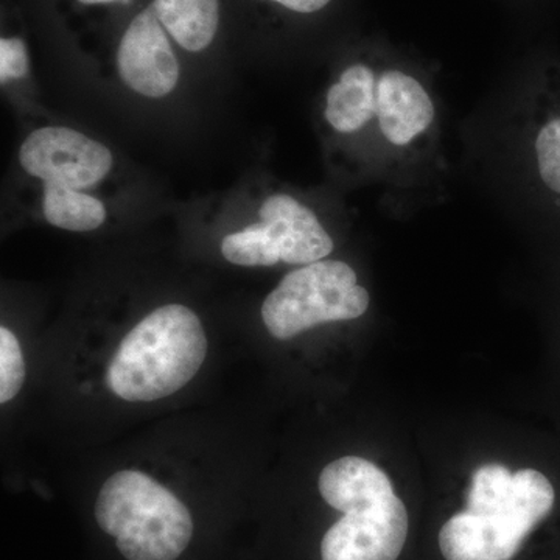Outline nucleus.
Listing matches in <instances>:
<instances>
[{"instance_id": "obj_2", "label": "nucleus", "mask_w": 560, "mask_h": 560, "mask_svg": "<svg viewBox=\"0 0 560 560\" xmlns=\"http://www.w3.org/2000/svg\"><path fill=\"white\" fill-rule=\"evenodd\" d=\"M98 526L128 560H176L194 534L186 504L142 471H117L95 503Z\"/></svg>"}, {"instance_id": "obj_4", "label": "nucleus", "mask_w": 560, "mask_h": 560, "mask_svg": "<svg viewBox=\"0 0 560 560\" xmlns=\"http://www.w3.org/2000/svg\"><path fill=\"white\" fill-rule=\"evenodd\" d=\"M368 307L370 294L348 264L319 260L280 280L261 305V318L272 337L290 340L319 324L360 318Z\"/></svg>"}, {"instance_id": "obj_17", "label": "nucleus", "mask_w": 560, "mask_h": 560, "mask_svg": "<svg viewBox=\"0 0 560 560\" xmlns=\"http://www.w3.org/2000/svg\"><path fill=\"white\" fill-rule=\"evenodd\" d=\"M285 9L298 11V13H315L330 2V0H272Z\"/></svg>"}, {"instance_id": "obj_5", "label": "nucleus", "mask_w": 560, "mask_h": 560, "mask_svg": "<svg viewBox=\"0 0 560 560\" xmlns=\"http://www.w3.org/2000/svg\"><path fill=\"white\" fill-rule=\"evenodd\" d=\"M341 511L320 544L323 560H397L408 534L407 508L388 475L335 500Z\"/></svg>"}, {"instance_id": "obj_1", "label": "nucleus", "mask_w": 560, "mask_h": 560, "mask_svg": "<svg viewBox=\"0 0 560 560\" xmlns=\"http://www.w3.org/2000/svg\"><path fill=\"white\" fill-rule=\"evenodd\" d=\"M208 353L201 320L184 305L156 308L120 342L106 383L127 401L172 396L200 371Z\"/></svg>"}, {"instance_id": "obj_14", "label": "nucleus", "mask_w": 560, "mask_h": 560, "mask_svg": "<svg viewBox=\"0 0 560 560\" xmlns=\"http://www.w3.org/2000/svg\"><path fill=\"white\" fill-rule=\"evenodd\" d=\"M25 381V363L20 341L13 331L0 327V401L16 397Z\"/></svg>"}, {"instance_id": "obj_11", "label": "nucleus", "mask_w": 560, "mask_h": 560, "mask_svg": "<svg viewBox=\"0 0 560 560\" xmlns=\"http://www.w3.org/2000/svg\"><path fill=\"white\" fill-rule=\"evenodd\" d=\"M219 0H154L158 20L180 47L201 51L210 46L219 28Z\"/></svg>"}, {"instance_id": "obj_12", "label": "nucleus", "mask_w": 560, "mask_h": 560, "mask_svg": "<svg viewBox=\"0 0 560 560\" xmlns=\"http://www.w3.org/2000/svg\"><path fill=\"white\" fill-rule=\"evenodd\" d=\"M43 209L50 224L66 231H94L106 219L101 200L60 184H46Z\"/></svg>"}, {"instance_id": "obj_8", "label": "nucleus", "mask_w": 560, "mask_h": 560, "mask_svg": "<svg viewBox=\"0 0 560 560\" xmlns=\"http://www.w3.org/2000/svg\"><path fill=\"white\" fill-rule=\"evenodd\" d=\"M378 128L390 145L408 147L430 130L434 105L418 79L390 69L377 79Z\"/></svg>"}, {"instance_id": "obj_9", "label": "nucleus", "mask_w": 560, "mask_h": 560, "mask_svg": "<svg viewBox=\"0 0 560 560\" xmlns=\"http://www.w3.org/2000/svg\"><path fill=\"white\" fill-rule=\"evenodd\" d=\"M260 219L278 243L280 260L308 265L326 259L334 242L311 209L289 195H271L260 208Z\"/></svg>"}, {"instance_id": "obj_7", "label": "nucleus", "mask_w": 560, "mask_h": 560, "mask_svg": "<svg viewBox=\"0 0 560 560\" xmlns=\"http://www.w3.org/2000/svg\"><path fill=\"white\" fill-rule=\"evenodd\" d=\"M117 68L128 88L161 98L175 90L179 65L153 7L128 25L117 51Z\"/></svg>"}, {"instance_id": "obj_3", "label": "nucleus", "mask_w": 560, "mask_h": 560, "mask_svg": "<svg viewBox=\"0 0 560 560\" xmlns=\"http://www.w3.org/2000/svg\"><path fill=\"white\" fill-rule=\"evenodd\" d=\"M555 489L540 471H515L506 499L480 515L463 511L442 526L447 560H511L552 510Z\"/></svg>"}, {"instance_id": "obj_6", "label": "nucleus", "mask_w": 560, "mask_h": 560, "mask_svg": "<svg viewBox=\"0 0 560 560\" xmlns=\"http://www.w3.org/2000/svg\"><path fill=\"white\" fill-rule=\"evenodd\" d=\"M22 168L46 184L88 189L113 168V154L102 143L65 127L33 131L20 151Z\"/></svg>"}, {"instance_id": "obj_18", "label": "nucleus", "mask_w": 560, "mask_h": 560, "mask_svg": "<svg viewBox=\"0 0 560 560\" xmlns=\"http://www.w3.org/2000/svg\"><path fill=\"white\" fill-rule=\"evenodd\" d=\"M79 2L84 5H97V3L119 2V0H79ZM121 2H130V0H121Z\"/></svg>"}, {"instance_id": "obj_13", "label": "nucleus", "mask_w": 560, "mask_h": 560, "mask_svg": "<svg viewBox=\"0 0 560 560\" xmlns=\"http://www.w3.org/2000/svg\"><path fill=\"white\" fill-rule=\"evenodd\" d=\"M221 253L224 259L241 267H272L282 261L278 243L264 221L228 235L221 243Z\"/></svg>"}, {"instance_id": "obj_15", "label": "nucleus", "mask_w": 560, "mask_h": 560, "mask_svg": "<svg viewBox=\"0 0 560 560\" xmlns=\"http://www.w3.org/2000/svg\"><path fill=\"white\" fill-rule=\"evenodd\" d=\"M537 165L548 189L560 194V119L541 128L536 139Z\"/></svg>"}, {"instance_id": "obj_10", "label": "nucleus", "mask_w": 560, "mask_h": 560, "mask_svg": "<svg viewBox=\"0 0 560 560\" xmlns=\"http://www.w3.org/2000/svg\"><path fill=\"white\" fill-rule=\"evenodd\" d=\"M377 79L366 65L349 66L327 92L326 119L335 131L352 135L377 116Z\"/></svg>"}, {"instance_id": "obj_16", "label": "nucleus", "mask_w": 560, "mask_h": 560, "mask_svg": "<svg viewBox=\"0 0 560 560\" xmlns=\"http://www.w3.org/2000/svg\"><path fill=\"white\" fill-rule=\"evenodd\" d=\"M28 72V54L24 40L20 38H2L0 40V80L22 79Z\"/></svg>"}]
</instances>
